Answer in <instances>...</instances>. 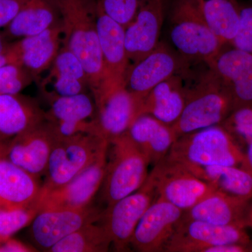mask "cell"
Wrapping results in <instances>:
<instances>
[{"mask_svg":"<svg viewBox=\"0 0 252 252\" xmlns=\"http://www.w3.org/2000/svg\"><path fill=\"white\" fill-rule=\"evenodd\" d=\"M250 252H252V242L251 245H250Z\"/></svg>","mask_w":252,"mask_h":252,"instance_id":"cell-42","label":"cell"},{"mask_svg":"<svg viewBox=\"0 0 252 252\" xmlns=\"http://www.w3.org/2000/svg\"><path fill=\"white\" fill-rule=\"evenodd\" d=\"M61 23L56 0H31L5 27L9 38L36 35Z\"/></svg>","mask_w":252,"mask_h":252,"instance_id":"cell-26","label":"cell"},{"mask_svg":"<svg viewBox=\"0 0 252 252\" xmlns=\"http://www.w3.org/2000/svg\"><path fill=\"white\" fill-rule=\"evenodd\" d=\"M62 22L36 35L13 42L19 63L34 79L49 70L63 46Z\"/></svg>","mask_w":252,"mask_h":252,"instance_id":"cell-22","label":"cell"},{"mask_svg":"<svg viewBox=\"0 0 252 252\" xmlns=\"http://www.w3.org/2000/svg\"><path fill=\"white\" fill-rule=\"evenodd\" d=\"M148 159L127 132L109 141L102 196L109 207L134 193L149 176Z\"/></svg>","mask_w":252,"mask_h":252,"instance_id":"cell-5","label":"cell"},{"mask_svg":"<svg viewBox=\"0 0 252 252\" xmlns=\"http://www.w3.org/2000/svg\"><path fill=\"white\" fill-rule=\"evenodd\" d=\"M247 227L252 229V198L250 203V208H249L248 218H247Z\"/></svg>","mask_w":252,"mask_h":252,"instance_id":"cell-41","label":"cell"},{"mask_svg":"<svg viewBox=\"0 0 252 252\" xmlns=\"http://www.w3.org/2000/svg\"><path fill=\"white\" fill-rule=\"evenodd\" d=\"M251 200L215 190L184 212L182 220L248 228L247 218Z\"/></svg>","mask_w":252,"mask_h":252,"instance_id":"cell-21","label":"cell"},{"mask_svg":"<svg viewBox=\"0 0 252 252\" xmlns=\"http://www.w3.org/2000/svg\"><path fill=\"white\" fill-rule=\"evenodd\" d=\"M19 63L17 53L14 46V44L11 43L9 49L4 54H0V67L9 63ZM20 64V63H19Z\"/></svg>","mask_w":252,"mask_h":252,"instance_id":"cell-38","label":"cell"},{"mask_svg":"<svg viewBox=\"0 0 252 252\" xmlns=\"http://www.w3.org/2000/svg\"><path fill=\"white\" fill-rule=\"evenodd\" d=\"M41 86L43 89L50 86V91H44L46 96L61 97L84 94L89 89L84 66L77 56L64 46L50 67Z\"/></svg>","mask_w":252,"mask_h":252,"instance_id":"cell-24","label":"cell"},{"mask_svg":"<svg viewBox=\"0 0 252 252\" xmlns=\"http://www.w3.org/2000/svg\"><path fill=\"white\" fill-rule=\"evenodd\" d=\"M162 23V0H143L135 18L125 28L126 49L130 66L157 49L160 42Z\"/></svg>","mask_w":252,"mask_h":252,"instance_id":"cell-17","label":"cell"},{"mask_svg":"<svg viewBox=\"0 0 252 252\" xmlns=\"http://www.w3.org/2000/svg\"><path fill=\"white\" fill-rule=\"evenodd\" d=\"M31 0H0V28L11 23Z\"/></svg>","mask_w":252,"mask_h":252,"instance_id":"cell-36","label":"cell"},{"mask_svg":"<svg viewBox=\"0 0 252 252\" xmlns=\"http://www.w3.org/2000/svg\"><path fill=\"white\" fill-rule=\"evenodd\" d=\"M127 132L154 166L166 157L177 139L172 126L149 114L136 118Z\"/></svg>","mask_w":252,"mask_h":252,"instance_id":"cell-25","label":"cell"},{"mask_svg":"<svg viewBox=\"0 0 252 252\" xmlns=\"http://www.w3.org/2000/svg\"><path fill=\"white\" fill-rule=\"evenodd\" d=\"M160 197L154 199L136 227L130 246L140 252H165L184 215Z\"/></svg>","mask_w":252,"mask_h":252,"instance_id":"cell-12","label":"cell"},{"mask_svg":"<svg viewBox=\"0 0 252 252\" xmlns=\"http://www.w3.org/2000/svg\"><path fill=\"white\" fill-rule=\"evenodd\" d=\"M185 167L218 191L252 198V175L243 167L230 165Z\"/></svg>","mask_w":252,"mask_h":252,"instance_id":"cell-27","label":"cell"},{"mask_svg":"<svg viewBox=\"0 0 252 252\" xmlns=\"http://www.w3.org/2000/svg\"><path fill=\"white\" fill-rule=\"evenodd\" d=\"M158 196L184 212L195 206L215 189L183 165L165 157L149 173Z\"/></svg>","mask_w":252,"mask_h":252,"instance_id":"cell-8","label":"cell"},{"mask_svg":"<svg viewBox=\"0 0 252 252\" xmlns=\"http://www.w3.org/2000/svg\"><path fill=\"white\" fill-rule=\"evenodd\" d=\"M56 139L47 121L20 134L6 144V157L28 173L39 178L45 175Z\"/></svg>","mask_w":252,"mask_h":252,"instance_id":"cell-15","label":"cell"},{"mask_svg":"<svg viewBox=\"0 0 252 252\" xmlns=\"http://www.w3.org/2000/svg\"><path fill=\"white\" fill-rule=\"evenodd\" d=\"M205 22L223 44H231L240 21L238 0H194Z\"/></svg>","mask_w":252,"mask_h":252,"instance_id":"cell-28","label":"cell"},{"mask_svg":"<svg viewBox=\"0 0 252 252\" xmlns=\"http://www.w3.org/2000/svg\"><path fill=\"white\" fill-rule=\"evenodd\" d=\"M246 228L240 225H217L182 219L165 252H205L215 245H249L252 240Z\"/></svg>","mask_w":252,"mask_h":252,"instance_id":"cell-10","label":"cell"},{"mask_svg":"<svg viewBox=\"0 0 252 252\" xmlns=\"http://www.w3.org/2000/svg\"><path fill=\"white\" fill-rule=\"evenodd\" d=\"M109 144L100 151L89 167L61 187L41 189L34 203L38 212L56 209H81L90 206L103 183Z\"/></svg>","mask_w":252,"mask_h":252,"instance_id":"cell-7","label":"cell"},{"mask_svg":"<svg viewBox=\"0 0 252 252\" xmlns=\"http://www.w3.org/2000/svg\"><path fill=\"white\" fill-rule=\"evenodd\" d=\"M94 97L99 135L109 142L127 132L140 116L141 102L125 85L104 89Z\"/></svg>","mask_w":252,"mask_h":252,"instance_id":"cell-14","label":"cell"},{"mask_svg":"<svg viewBox=\"0 0 252 252\" xmlns=\"http://www.w3.org/2000/svg\"><path fill=\"white\" fill-rule=\"evenodd\" d=\"M170 24L175 51L190 65L211 62L225 46L205 22L194 0H174Z\"/></svg>","mask_w":252,"mask_h":252,"instance_id":"cell-3","label":"cell"},{"mask_svg":"<svg viewBox=\"0 0 252 252\" xmlns=\"http://www.w3.org/2000/svg\"><path fill=\"white\" fill-rule=\"evenodd\" d=\"M63 28V46L75 55L84 66L94 96L104 81L102 51L97 32V1L56 0Z\"/></svg>","mask_w":252,"mask_h":252,"instance_id":"cell-1","label":"cell"},{"mask_svg":"<svg viewBox=\"0 0 252 252\" xmlns=\"http://www.w3.org/2000/svg\"><path fill=\"white\" fill-rule=\"evenodd\" d=\"M6 144L0 142V208L32 206L42 185L6 157Z\"/></svg>","mask_w":252,"mask_h":252,"instance_id":"cell-20","label":"cell"},{"mask_svg":"<svg viewBox=\"0 0 252 252\" xmlns=\"http://www.w3.org/2000/svg\"><path fill=\"white\" fill-rule=\"evenodd\" d=\"M38 210L34 205L19 208H0V241L11 238L31 224Z\"/></svg>","mask_w":252,"mask_h":252,"instance_id":"cell-31","label":"cell"},{"mask_svg":"<svg viewBox=\"0 0 252 252\" xmlns=\"http://www.w3.org/2000/svg\"><path fill=\"white\" fill-rule=\"evenodd\" d=\"M111 245L112 240L103 225L93 223L60 240L48 252H105Z\"/></svg>","mask_w":252,"mask_h":252,"instance_id":"cell-30","label":"cell"},{"mask_svg":"<svg viewBox=\"0 0 252 252\" xmlns=\"http://www.w3.org/2000/svg\"><path fill=\"white\" fill-rule=\"evenodd\" d=\"M195 74L190 66L187 72L188 94L185 109L172 126L177 138L200 129L220 125L233 111L229 94L208 64Z\"/></svg>","mask_w":252,"mask_h":252,"instance_id":"cell-2","label":"cell"},{"mask_svg":"<svg viewBox=\"0 0 252 252\" xmlns=\"http://www.w3.org/2000/svg\"><path fill=\"white\" fill-rule=\"evenodd\" d=\"M176 51L164 43L140 62L130 65L125 77V86L142 102L155 86L190 67Z\"/></svg>","mask_w":252,"mask_h":252,"instance_id":"cell-11","label":"cell"},{"mask_svg":"<svg viewBox=\"0 0 252 252\" xmlns=\"http://www.w3.org/2000/svg\"><path fill=\"white\" fill-rule=\"evenodd\" d=\"M102 212L90 206L39 212L31 223V235L39 249L48 252L60 240L84 225L100 220Z\"/></svg>","mask_w":252,"mask_h":252,"instance_id":"cell-13","label":"cell"},{"mask_svg":"<svg viewBox=\"0 0 252 252\" xmlns=\"http://www.w3.org/2000/svg\"><path fill=\"white\" fill-rule=\"evenodd\" d=\"M250 1L252 3V0H250Z\"/></svg>","mask_w":252,"mask_h":252,"instance_id":"cell-43","label":"cell"},{"mask_svg":"<svg viewBox=\"0 0 252 252\" xmlns=\"http://www.w3.org/2000/svg\"><path fill=\"white\" fill-rule=\"evenodd\" d=\"M166 157L185 166L241 167L245 152L223 126L217 125L178 137Z\"/></svg>","mask_w":252,"mask_h":252,"instance_id":"cell-4","label":"cell"},{"mask_svg":"<svg viewBox=\"0 0 252 252\" xmlns=\"http://www.w3.org/2000/svg\"><path fill=\"white\" fill-rule=\"evenodd\" d=\"M109 143L96 134H81L56 140L41 189L56 188L73 180L95 160Z\"/></svg>","mask_w":252,"mask_h":252,"instance_id":"cell-6","label":"cell"},{"mask_svg":"<svg viewBox=\"0 0 252 252\" xmlns=\"http://www.w3.org/2000/svg\"><path fill=\"white\" fill-rule=\"evenodd\" d=\"M143 0H98L104 14L126 28L135 18Z\"/></svg>","mask_w":252,"mask_h":252,"instance_id":"cell-34","label":"cell"},{"mask_svg":"<svg viewBox=\"0 0 252 252\" xmlns=\"http://www.w3.org/2000/svg\"><path fill=\"white\" fill-rule=\"evenodd\" d=\"M158 196L151 176L134 193L107 207L100 220L118 252L126 251L130 246L131 239L141 218Z\"/></svg>","mask_w":252,"mask_h":252,"instance_id":"cell-9","label":"cell"},{"mask_svg":"<svg viewBox=\"0 0 252 252\" xmlns=\"http://www.w3.org/2000/svg\"><path fill=\"white\" fill-rule=\"evenodd\" d=\"M189 68L155 86L142 99L140 115L149 114L167 125L173 126L187 102Z\"/></svg>","mask_w":252,"mask_h":252,"instance_id":"cell-19","label":"cell"},{"mask_svg":"<svg viewBox=\"0 0 252 252\" xmlns=\"http://www.w3.org/2000/svg\"><path fill=\"white\" fill-rule=\"evenodd\" d=\"M97 26L103 59L104 81L96 94L104 89L125 85L126 73L130 66L126 49L125 28L104 14L98 3Z\"/></svg>","mask_w":252,"mask_h":252,"instance_id":"cell-18","label":"cell"},{"mask_svg":"<svg viewBox=\"0 0 252 252\" xmlns=\"http://www.w3.org/2000/svg\"><path fill=\"white\" fill-rule=\"evenodd\" d=\"M51 108L45 113L48 122H80L96 119L94 100L86 93L75 95H47Z\"/></svg>","mask_w":252,"mask_h":252,"instance_id":"cell-29","label":"cell"},{"mask_svg":"<svg viewBox=\"0 0 252 252\" xmlns=\"http://www.w3.org/2000/svg\"><path fill=\"white\" fill-rule=\"evenodd\" d=\"M240 4V21L236 35L230 45L235 49L252 54V3Z\"/></svg>","mask_w":252,"mask_h":252,"instance_id":"cell-35","label":"cell"},{"mask_svg":"<svg viewBox=\"0 0 252 252\" xmlns=\"http://www.w3.org/2000/svg\"><path fill=\"white\" fill-rule=\"evenodd\" d=\"M11 43L7 42L4 39V36L0 33V54H4L9 49Z\"/></svg>","mask_w":252,"mask_h":252,"instance_id":"cell-40","label":"cell"},{"mask_svg":"<svg viewBox=\"0 0 252 252\" xmlns=\"http://www.w3.org/2000/svg\"><path fill=\"white\" fill-rule=\"evenodd\" d=\"M37 250L12 238H8L6 240L0 241V252H32Z\"/></svg>","mask_w":252,"mask_h":252,"instance_id":"cell-37","label":"cell"},{"mask_svg":"<svg viewBox=\"0 0 252 252\" xmlns=\"http://www.w3.org/2000/svg\"><path fill=\"white\" fill-rule=\"evenodd\" d=\"M220 125L235 140L248 144L252 141V106L235 109Z\"/></svg>","mask_w":252,"mask_h":252,"instance_id":"cell-33","label":"cell"},{"mask_svg":"<svg viewBox=\"0 0 252 252\" xmlns=\"http://www.w3.org/2000/svg\"><path fill=\"white\" fill-rule=\"evenodd\" d=\"M241 167L252 175V141L247 144V150Z\"/></svg>","mask_w":252,"mask_h":252,"instance_id":"cell-39","label":"cell"},{"mask_svg":"<svg viewBox=\"0 0 252 252\" xmlns=\"http://www.w3.org/2000/svg\"><path fill=\"white\" fill-rule=\"evenodd\" d=\"M33 80L31 73L22 64H4L0 67V95L20 94Z\"/></svg>","mask_w":252,"mask_h":252,"instance_id":"cell-32","label":"cell"},{"mask_svg":"<svg viewBox=\"0 0 252 252\" xmlns=\"http://www.w3.org/2000/svg\"><path fill=\"white\" fill-rule=\"evenodd\" d=\"M45 113L34 99L20 94L0 95V142L16 136L46 120Z\"/></svg>","mask_w":252,"mask_h":252,"instance_id":"cell-23","label":"cell"},{"mask_svg":"<svg viewBox=\"0 0 252 252\" xmlns=\"http://www.w3.org/2000/svg\"><path fill=\"white\" fill-rule=\"evenodd\" d=\"M207 64L229 94L233 110L252 106V54L223 48Z\"/></svg>","mask_w":252,"mask_h":252,"instance_id":"cell-16","label":"cell"}]
</instances>
